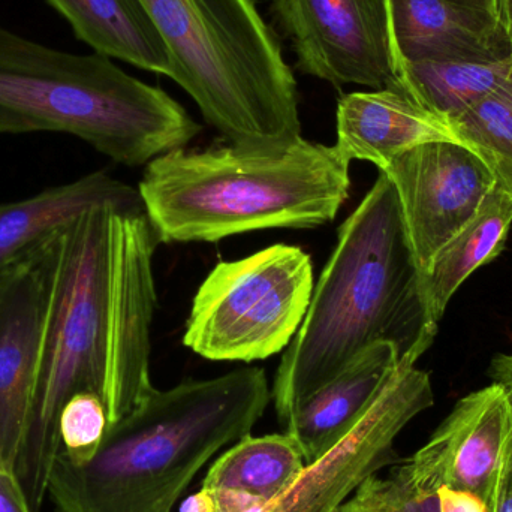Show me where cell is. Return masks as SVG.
<instances>
[{
  "label": "cell",
  "mask_w": 512,
  "mask_h": 512,
  "mask_svg": "<svg viewBox=\"0 0 512 512\" xmlns=\"http://www.w3.org/2000/svg\"><path fill=\"white\" fill-rule=\"evenodd\" d=\"M393 183L420 270L478 212L496 180L483 159L454 141H435L382 168Z\"/></svg>",
  "instance_id": "obj_10"
},
{
  "label": "cell",
  "mask_w": 512,
  "mask_h": 512,
  "mask_svg": "<svg viewBox=\"0 0 512 512\" xmlns=\"http://www.w3.org/2000/svg\"><path fill=\"white\" fill-rule=\"evenodd\" d=\"M451 2L462 3V5L472 6V8L484 9L496 15V0H451Z\"/></svg>",
  "instance_id": "obj_30"
},
{
  "label": "cell",
  "mask_w": 512,
  "mask_h": 512,
  "mask_svg": "<svg viewBox=\"0 0 512 512\" xmlns=\"http://www.w3.org/2000/svg\"><path fill=\"white\" fill-rule=\"evenodd\" d=\"M511 453L512 400L493 382L460 399L408 459L436 489L447 486L471 493L489 512Z\"/></svg>",
  "instance_id": "obj_12"
},
{
  "label": "cell",
  "mask_w": 512,
  "mask_h": 512,
  "mask_svg": "<svg viewBox=\"0 0 512 512\" xmlns=\"http://www.w3.org/2000/svg\"><path fill=\"white\" fill-rule=\"evenodd\" d=\"M161 243L147 213L113 206L89 210L59 233L32 411L14 466L33 512L62 450L66 402L96 394L113 426L153 388V256Z\"/></svg>",
  "instance_id": "obj_1"
},
{
  "label": "cell",
  "mask_w": 512,
  "mask_h": 512,
  "mask_svg": "<svg viewBox=\"0 0 512 512\" xmlns=\"http://www.w3.org/2000/svg\"><path fill=\"white\" fill-rule=\"evenodd\" d=\"M333 512H439L438 489L405 459L385 477H370Z\"/></svg>",
  "instance_id": "obj_22"
},
{
  "label": "cell",
  "mask_w": 512,
  "mask_h": 512,
  "mask_svg": "<svg viewBox=\"0 0 512 512\" xmlns=\"http://www.w3.org/2000/svg\"><path fill=\"white\" fill-rule=\"evenodd\" d=\"M108 417L101 397L75 394L60 415L62 451L72 462L83 463L95 456L107 432Z\"/></svg>",
  "instance_id": "obj_23"
},
{
  "label": "cell",
  "mask_w": 512,
  "mask_h": 512,
  "mask_svg": "<svg viewBox=\"0 0 512 512\" xmlns=\"http://www.w3.org/2000/svg\"><path fill=\"white\" fill-rule=\"evenodd\" d=\"M301 74L336 87L400 83L387 0H273Z\"/></svg>",
  "instance_id": "obj_9"
},
{
  "label": "cell",
  "mask_w": 512,
  "mask_h": 512,
  "mask_svg": "<svg viewBox=\"0 0 512 512\" xmlns=\"http://www.w3.org/2000/svg\"><path fill=\"white\" fill-rule=\"evenodd\" d=\"M435 403L429 373L402 363L363 417L318 459L306 463L279 498L249 512H333L361 484L396 463L394 442Z\"/></svg>",
  "instance_id": "obj_8"
},
{
  "label": "cell",
  "mask_w": 512,
  "mask_h": 512,
  "mask_svg": "<svg viewBox=\"0 0 512 512\" xmlns=\"http://www.w3.org/2000/svg\"><path fill=\"white\" fill-rule=\"evenodd\" d=\"M39 132L71 135L140 167L185 149L201 126L110 57L57 50L0 24V137Z\"/></svg>",
  "instance_id": "obj_5"
},
{
  "label": "cell",
  "mask_w": 512,
  "mask_h": 512,
  "mask_svg": "<svg viewBox=\"0 0 512 512\" xmlns=\"http://www.w3.org/2000/svg\"><path fill=\"white\" fill-rule=\"evenodd\" d=\"M349 165L304 138L282 149H179L147 164L138 192L162 243H215L330 224L349 197Z\"/></svg>",
  "instance_id": "obj_4"
},
{
  "label": "cell",
  "mask_w": 512,
  "mask_h": 512,
  "mask_svg": "<svg viewBox=\"0 0 512 512\" xmlns=\"http://www.w3.org/2000/svg\"><path fill=\"white\" fill-rule=\"evenodd\" d=\"M399 78L418 104L451 120L511 80L512 57L499 62L403 63Z\"/></svg>",
  "instance_id": "obj_20"
},
{
  "label": "cell",
  "mask_w": 512,
  "mask_h": 512,
  "mask_svg": "<svg viewBox=\"0 0 512 512\" xmlns=\"http://www.w3.org/2000/svg\"><path fill=\"white\" fill-rule=\"evenodd\" d=\"M512 225V198L495 188L471 221L433 256L424 271V291L433 321L439 325L448 303L472 273L505 248Z\"/></svg>",
  "instance_id": "obj_18"
},
{
  "label": "cell",
  "mask_w": 512,
  "mask_h": 512,
  "mask_svg": "<svg viewBox=\"0 0 512 512\" xmlns=\"http://www.w3.org/2000/svg\"><path fill=\"white\" fill-rule=\"evenodd\" d=\"M0 512H33L12 469L0 462Z\"/></svg>",
  "instance_id": "obj_24"
},
{
  "label": "cell",
  "mask_w": 512,
  "mask_h": 512,
  "mask_svg": "<svg viewBox=\"0 0 512 512\" xmlns=\"http://www.w3.org/2000/svg\"><path fill=\"white\" fill-rule=\"evenodd\" d=\"M313 288L312 259L297 246L219 262L195 294L183 343L212 361L273 357L303 324Z\"/></svg>",
  "instance_id": "obj_7"
},
{
  "label": "cell",
  "mask_w": 512,
  "mask_h": 512,
  "mask_svg": "<svg viewBox=\"0 0 512 512\" xmlns=\"http://www.w3.org/2000/svg\"><path fill=\"white\" fill-rule=\"evenodd\" d=\"M171 77L230 144L282 149L301 137L294 72L255 0H141Z\"/></svg>",
  "instance_id": "obj_6"
},
{
  "label": "cell",
  "mask_w": 512,
  "mask_h": 512,
  "mask_svg": "<svg viewBox=\"0 0 512 512\" xmlns=\"http://www.w3.org/2000/svg\"><path fill=\"white\" fill-rule=\"evenodd\" d=\"M439 512H487L486 504L471 493L442 486L438 490Z\"/></svg>",
  "instance_id": "obj_25"
},
{
  "label": "cell",
  "mask_w": 512,
  "mask_h": 512,
  "mask_svg": "<svg viewBox=\"0 0 512 512\" xmlns=\"http://www.w3.org/2000/svg\"><path fill=\"white\" fill-rule=\"evenodd\" d=\"M180 512H210L209 496L204 490L189 496L180 507Z\"/></svg>",
  "instance_id": "obj_28"
},
{
  "label": "cell",
  "mask_w": 512,
  "mask_h": 512,
  "mask_svg": "<svg viewBox=\"0 0 512 512\" xmlns=\"http://www.w3.org/2000/svg\"><path fill=\"white\" fill-rule=\"evenodd\" d=\"M146 212L140 192L105 171L0 204V270L96 207Z\"/></svg>",
  "instance_id": "obj_15"
},
{
  "label": "cell",
  "mask_w": 512,
  "mask_h": 512,
  "mask_svg": "<svg viewBox=\"0 0 512 512\" xmlns=\"http://www.w3.org/2000/svg\"><path fill=\"white\" fill-rule=\"evenodd\" d=\"M337 152L348 164L370 162L379 170L415 147L459 143L451 122L418 104L402 83L352 92L337 102Z\"/></svg>",
  "instance_id": "obj_14"
},
{
  "label": "cell",
  "mask_w": 512,
  "mask_h": 512,
  "mask_svg": "<svg viewBox=\"0 0 512 512\" xmlns=\"http://www.w3.org/2000/svg\"><path fill=\"white\" fill-rule=\"evenodd\" d=\"M270 402L259 367L153 387L107 427L92 459L72 462L59 451L47 496L56 512H173L198 472L251 435Z\"/></svg>",
  "instance_id": "obj_3"
},
{
  "label": "cell",
  "mask_w": 512,
  "mask_h": 512,
  "mask_svg": "<svg viewBox=\"0 0 512 512\" xmlns=\"http://www.w3.org/2000/svg\"><path fill=\"white\" fill-rule=\"evenodd\" d=\"M60 231L0 270V462L12 471L32 411Z\"/></svg>",
  "instance_id": "obj_11"
},
{
  "label": "cell",
  "mask_w": 512,
  "mask_h": 512,
  "mask_svg": "<svg viewBox=\"0 0 512 512\" xmlns=\"http://www.w3.org/2000/svg\"><path fill=\"white\" fill-rule=\"evenodd\" d=\"M490 378L508 391L512 400V354L496 355L490 364Z\"/></svg>",
  "instance_id": "obj_27"
},
{
  "label": "cell",
  "mask_w": 512,
  "mask_h": 512,
  "mask_svg": "<svg viewBox=\"0 0 512 512\" xmlns=\"http://www.w3.org/2000/svg\"><path fill=\"white\" fill-rule=\"evenodd\" d=\"M304 466L303 451L289 433L248 435L213 463L201 489L231 490L265 505L282 496Z\"/></svg>",
  "instance_id": "obj_19"
},
{
  "label": "cell",
  "mask_w": 512,
  "mask_h": 512,
  "mask_svg": "<svg viewBox=\"0 0 512 512\" xmlns=\"http://www.w3.org/2000/svg\"><path fill=\"white\" fill-rule=\"evenodd\" d=\"M489 512H512V453L502 472L495 501Z\"/></svg>",
  "instance_id": "obj_26"
},
{
  "label": "cell",
  "mask_w": 512,
  "mask_h": 512,
  "mask_svg": "<svg viewBox=\"0 0 512 512\" xmlns=\"http://www.w3.org/2000/svg\"><path fill=\"white\" fill-rule=\"evenodd\" d=\"M496 17L512 39V0H496Z\"/></svg>",
  "instance_id": "obj_29"
},
{
  "label": "cell",
  "mask_w": 512,
  "mask_h": 512,
  "mask_svg": "<svg viewBox=\"0 0 512 512\" xmlns=\"http://www.w3.org/2000/svg\"><path fill=\"white\" fill-rule=\"evenodd\" d=\"M436 333L396 189L381 171L339 228L303 324L285 349L271 390L277 418L286 424L366 349L391 343L399 364H415Z\"/></svg>",
  "instance_id": "obj_2"
},
{
  "label": "cell",
  "mask_w": 512,
  "mask_h": 512,
  "mask_svg": "<svg viewBox=\"0 0 512 512\" xmlns=\"http://www.w3.org/2000/svg\"><path fill=\"white\" fill-rule=\"evenodd\" d=\"M397 69L403 63L499 62L512 39L498 17L451 0H387Z\"/></svg>",
  "instance_id": "obj_13"
},
{
  "label": "cell",
  "mask_w": 512,
  "mask_h": 512,
  "mask_svg": "<svg viewBox=\"0 0 512 512\" xmlns=\"http://www.w3.org/2000/svg\"><path fill=\"white\" fill-rule=\"evenodd\" d=\"M450 122L459 143L483 159L496 188L512 198V78Z\"/></svg>",
  "instance_id": "obj_21"
},
{
  "label": "cell",
  "mask_w": 512,
  "mask_h": 512,
  "mask_svg": "<svg viewBox=\"0 0 512 512\" xmlns=\"http://www.w3.org/2000/svg\"><path fill=\"white\" fill-rule=\"evenodd\" d=\"M399 366L396 348L378 343L306 400L285 424L306 463L318 459L363 417Z\"/></svg>",
  "instance_id": "obj_16"
},
{
  "label": "cell",
  "mask_w": 512,
  "mask_h": 512,
  "mask_svg": "<svg viewBox=\"0 0 512 512\" xmlns=\"http://www.w3.org/2000/svg\"><path fill=\"white\" fill-rule=\"evenodd\" d=\"M95 53L171 77L170 53L141 0H45Z\"/></svg>",
  "instance_id": "obj_17"
}]
</instances>
